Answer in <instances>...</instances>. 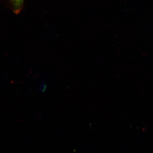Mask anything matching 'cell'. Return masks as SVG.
<instances>
[{
  "label": "cell",
  "mask_w": 153,
  "mask_h": 153,
  "mask_svg": "<svg viewBox=\"0 0 153 153\" xmlns=\"http://www.w3.org/2000/svg\"><path fill=\"white\" fill-rule=\"evenodd\" d=\"M25 0H10L12 10L16 14H19L22 11Z\"/></svg>",
  "instance_id": "6da1fadb"
}]
</instances>
